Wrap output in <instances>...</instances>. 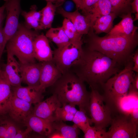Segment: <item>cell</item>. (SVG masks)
Listing matches in <instances>:
<instances>
[{"label":"cell","mask_w":138,"mask_h":138,"mask_svg":"<svg viewBox=\"0 0 138 138\" xmlns=\"http://www.w3.org/2000/svg\"><path fill=\"white\" fill-rule=\"evenodd\" d=\"M8 121L7 120L0 121V138H4L7 127Z\"/></svg>","instance_id":"74e56055"},{"label":"cell","mask_w":138,"mask_h":138,"mask_svg":"<svg viewBox=\"0 0 138 138\" xmlns=\"http://www.w3.org/2000/svg\"><path fill=\"white\" fill-rule=\"evenodd\" d=\"M112 6L111 12L121 17L131 12V4L133 0H109Z\"/></svg>","instance_id":"4316f807"},{"label":"cell","mask_w":138,"mask_h":138,"mask_svg":"<svg viewBox=\"0 0 138 138\" xmlns=\"http://www.w3.org/2000/svg\"><path fill=\"white\" fill-rule=\"evenodd\" d=\"M83 40H70L66 45L53 51L52 61L62 74L69 71L80 59Z\"/></svg>","instance_id":"8992f818"},{"label":"cell","mask_w":138,"mask_h":138,"mask_svg":"<svg viewBox=\"0 0 138 138\" xmlns=\"http://www.w3.org/2000/svg\"><path fill=\"white\" fill-rule=\"evenodd\" d=\"M138 102L137 99L134 103L132 112L130 114L131 121L134 126L135 134L136 136L138 124Z\"/></svg>","instance_id":"d6a6232c"},{"label":"cell","mask_w":138,"mask_h":138,"mask_svg":"<svg viewBox=\"0 0 138 138\" xmlns=\"http://www.w3.org/2000/svg\"><path fill=\"white\" fill-rule=\"evenodd\" d=\"M4 71L12 87L21 86L22 82L20 75V63L15 59L14 56L7 52V62Z\"/></svg>","instance_id":"ffe728a7"},{"label":"cell","mask_w":138,"mask_h":138,"mask_svg":"<svg viewBox=\"0 0 138 138\" xmlns=\"http://www.w3.org/2000/svg\"><path fill=\"white\" fill-rule=\"evenodd\" d=\"M129 94L131 96L138 97V73H134L132 80L130 85Z\"/></svg>","instance_id":"836d02e7"},{"label":"cell","mask_w":138,"mask_h":138,"mask_svg":"<svg viewBox=\"0 0 138 138\" xmlns=\"http://www.w3.org/2000/svg\"><path fill=\"white\" fill-rule=\"evenodd\" d=\"M85 42L86 48L98 51L124 66L131 59L138 44L137 33L131 36L107 35L100 37L95 34L92 27Z\"/></svg>","instance_id":"7a4b0ae2"},{"label":"cell","mask_w":138,"mask_h":138,"mask_svg":"<svg viewBox=\"0 0 138 138\" xmlns=\"http://www.w3.org/2000/svg\"><path fill=\"white\" fill-rule=\"evenodd\" d=\"M32 104L17 97L13 94L8 113L9 115L15 122L23 123L32 114L33 108Z\"/></svg>","instance_id":"8fae6325"},{"label":"cell","mask_w":138,"mask_h":138,"mask_svg":"<svg viewBox=\"0 0 138 138\" xmlns=\"http://www.w3.org/2000/svg\"><path fill=\"white\" fill-rule=\"evenodd\" d=\"M61 27L70 40H82L83 35L78 33L73 24L68 19L64 18Z\"/></svg>","instance_id":"f1b7e54d"},{"label":"cell","mask_w":138,"mask_h":138,"mask_svg":"<svg viewBox=\"0 0 138 138\" xmlns=\"http://www.w3.org/2000/svg\"><path fill=\"white\" fill-rule=\"evenodd\" d=\"M83 50L77 62L70 70L75 73L90 88L97 89L119 72L120 65L102 53L87 48Z\"/></svg>","instance_id":"6da1fadb"},{"label":"cell","mask_w":138,"mask_h":138,"mask_svg":"<svg viewBox=\"0 0 138 138\" xmlns=\"http://www.w3.org/2000/svg\"><path fill=\"white\" fill-rule=\"evenodd\" d=\"M131 6L132 13H138V0H133Z\"/></svg>","instance_id":"ab89813d"},{"label":"cell","mask_w":138,"mask_h":138,"mask_svg":"<svg viewBox=\"0 0 138 138\" xmlns=\"http://www.w3.org/2000/svg\"><path fill=\"white\" fill-rule=\"evenodd\" d=\"M62 74L52 60L41 62L39 87L45 90L55 83Z\"/></svg>","instance_id":"5bb4252c"},{"label":"cell","mask_w":138,"mask_h":138,"mask_svg":"<svg viewBox=\"0 0 138 138\" xmlns=\"http://www.w3.org/2000/svg\"><path fill=\"white\" fill-rule=\"evenodd\" d=\"M52 122L31 114L23 123L27 127L43 136H48L54 131Z\"/></svg>","instance_id":"e0dca14e"},{"label":"cell","mask_w":138,"mask_h":138,"mask_svg":"<svg viewBox=\"0 0 138 138\" xmlns=\"http://www.w3.org/2000/svg\"><path fill=\"white\" fill-rule=\"evenodd\" d=\"M90 88L89 113L91 123H94L97 128L106 130V128L110 125L112 112L108 106L104 104L103 96L98 89Z\"/></svg>","instance_id":"52a82bcc"},{"label":"cell","mask_w":138,"mask_h":138,"mask_svg":"<svg viewBox=\"0 0 138 138\" xmlns=\"http://www.w3.org/2000/svg\"><path fill=\"white\" fill-rule=\"evenodd\" d=\"M131 12L122 16V19L113 27L107 35L114 36H131L137 33L138 27L134 26Z\"/></svg>","instance_id":"d6986e66"},{"label":"cell","mask_w":138,"mask_h":138,"mask_svg":"<svg viewBox=\"0 0 138 138\" xmlns=\"http://www.w3.org/2000/svg\"><path fill=\"white\" fill-rule=\"evenodd\" d=\"M3 28L2 26L0 27V62L2 55L3 52V46L4 42V38L3 31Z\"/></svg>","instance_id":"f35d334b"},{"label":"cell","mask_w":138,"mask_h":138,"mask_svg":"<svg viewBox=\"0 0 138 138\" xmlns=\"http://www.w3.org/2000/svg\"><path fill=\"white\" fill-rule=\"evenodd\" d=\"M13 94L16 96L29 103L34 104L42 101L44 98L43 93L45 90L39 87L21 86H11Z\"/></svg>","instance_id":"9a60e30c"},{"label":"cell","mask_w":138,"mask_h":138,"mask_svg":"<svg viewBox=\"0 0 138 138\" xmlns=\"http://www.w3.org/2000/svg\"><path fill=\"white\" fill-rule=\"evenodd\" d=\"M32 131L29 128L27 127L25 131H22L19 129L18 130L14 138H24L28 137L29 133Z\"/></svg>","instance_id":"8d00e7d4"},{"label":"cell","mask_w":138,"mask_h":138,"mask_svg":"<svg viewBox=\"0 0 138 138\" xmlns=\"http://www.w3.org/2000/svg\"><path fill=\"white\" fill-rule=\"evenodd\" d=\"M99 0H81L82 5L80 10L84 15H85L88 10Z\"/></svg>","instance_id":"e575fe53"},{"label":"cell","mask_w":138,"mask_h":138,"mask_svg":"<svg viewBox=\"0 0 138 138\" xmlns=\"http://www.w3.org/2000/svg\"><path fill=\"white\" fill-rule=\"evenodd\" d=\"M75 106L72 104L65 103L58 108L55 112L56 120L72 121L77 110Z\"/></svg>","instance_id":"484cf974"},{"label":"cell","mask_w":138,"mask_h":138,"mask_svg":"<svg viewBox=\"0 0 138 138\" xmlns=\"http://www.w3.org/2000/svg\"><path fill=\"white\" fill-rule=\"evenodd\" d=\"M39 34L38 31L31 30L19 23L16 32L6 44L7 52L16 56L20 63L35 62L33 42Z\"/></svg>","instance_id":"5b68a950"},{"label":"cell","mask_w":138,"mask_h":138,"mask_svg":"<svg viewBox=\"0 0 138 138\" xmlns=\"http://www.w3.org/2000/svg\"><path fill=\"white\" fill-rule=\"evenodd\" d=\"M41 66V62L20 63V74L22 82L28 86L39 87L40 84Z\"/></svg>","instance_id":"7c38bea8"},{"label":"cell","mask_w":138,"mask_h":138,"mask_svg":"<svg viewBox=\"0 0 138 138\" xmlns=\"http://www.w3.org/2000/svg\"><path fill=\"white\" fill-rule=\"evenodd\" d=\"M6 13L5 24L3 29L4 40L3 46L4 51L7 41L17 31L19 19L21 10V0H4Z\"/></svg>","instance_id":"9c48e42d"},{"label":"cell","mask_w":138,"mask_h":138,"mask_svg":"<svg viewBox=\"0 0 138 138\" xmlns=\"http://www.w3.org/2000/svg\"><path fill=\"white\" fill-rule=\"evenodd\" d=\"M1 118H0V120H1Z\"/></svg>","instance_id":"ee69618b"},{"label":"cell","mask_w":138,"mask_h":138,"mask_svg":"<svg viewBox=\"0 0 138 138\" xmlns=\"http://www.w3.org/2000/svg\"><path fill=\"white\" fill-rule=\"evenodd\" d=\"M5 5L4 4L0 7V27L2 26V24L5 17L4 14L5 10Z\"/></svg>","instance_id":"60d3db41"},{"label":"cell","mask_w":138,"mask_h":138,"mask_svg":"<svg viewBox=\"0 0 138 138\" xmlns=\"http://www.w3.org/2000/svg\"><path fill=\"white\" fill-rule=\"evenodd\" d=\"M124 68L109 78L101 86L104 101L112 111L120 109L121 100L129 92L134 73L132 59Z\"/></svg>","instance_id":"277c9868"},{"label":"cell","mask_w":138,"mask_h":138,"mask_svg":"<svg viewBox=\"0 0 138 138\" xmlns=\"http://www.w3.org/2000/svg\"><path fill=\"white\" fill-rule=\"evenodd\" d=\"M47 2H51L60 7L65 2V0H45Z\"/></svg>","instance_id":"b9f144b4"},{"label":"cell","mask_w":138,"mask_h":138,"mask_svg":"<svg viewBox=\"0 0 138 138\" xmlns=\"http://www.w3.org/2000/svg\"><path fill=\"white\" fill-rule=\"evenodd\" d=\"M117 17L115 13L111 12L97 19L92 26L95 33L97 34L103 32L108 33L112 28L113 21Z\"/></svg>","instance_id":"7402d4cb"},{"label":"cell","mask_w":138,"mask_h":138,"mask_svg":"<svg viewBox=\"0 0 138 138\" xmlns=\"http://www.w3.org/2000/svg\"><path fill=\"white\" fill-rule=\"evenodd\" d=\"M59 6L51 2H47L46 6L40 11L41 23L43 29L52 28L55 12Z\"/></svg>","instance_id":"cb8c5ba5"},{"label":"cell","mask_w":138,"mask_h":138,"mask_svg":"<svg viewBox=\"0 0 138 138\" xmlns=\"http://www.w3.org/2000/svg\"><path fill=\"white\" fill-rule=\"evenodd\" d=\"M133 63L132 70L136 73H138V50L137 49L134 52L131 57Z\"/></svg>","instance_id":"d590c367"},{"label":"cell","mask_w":138,"mask_h":138,"mask_svg":"<svg viewBox=\"0 0 138 138\" xmlns=\"http://www.w3.org/2000/svg\"><path fill=\"white\" fill-rule=\"evenodd\" d=\"M54 130L59 133L62 138H77L79 134V130L74 125H67L63 121L57 120L52 122Z\"/></svg>","instance_id":"603a6c76"},{"label":"cell","mask_w":138,"mask_h":138,"mask_svg":"<svg viewBox=\"0 0 138 138\" xmlns=\"http://www.w3.org/2000/svg\"><path fill=\"white\" fill-rule=\"evenodd\" d=\"M84 82L74 73L69 70L62 74L51 87V92L55 95L62 105L71 103L78 106L80 110L89 113L90 93Z\"/></svg>","instance_id":"3957f363"},{"label":"cell","mask_w":138,"mask_h":138,"mask_svg":"<svg viewBox=\"0 0 138 138\" xmlns=\"http://www.w3.org/2000/svg\"><path fill=\"white\" fill-rule=\"evenodd\" d=\"M112 6L109 0H99L85 14L90 21L91 27L95 21L100 17L111 12Z\"/></svg>","instance_id":"44dd1931"},{"label":"cell","mask_w":138,"mask_h":138,"mask_svg":"<svg viewBox=\"0 0 138 138\" xmlns=\"http://www.w3.org/2000/svg\"><path fill=\"white\" fill-rule=\"evenodd\" d=\"M84 138H107V132L90 125L84 133Z\"/></svg>","instance_id":"4dcf8cb0"},{"label":"cell","mask_w":138,"mask_h":138,"mask_svg":"<svg viewBox=\"0 0 138 138\" xmlns=\"http://www.w3.org/2000/svg\"><path fill=\"white\" fill-rule=\"evenodd\" d=\"M13 95L7 76L0 67V117L8 113Z\"/></svg>","instance_id":"2e32d148"},{"label":"cell","mask_w":138,"mask_h":138,"mask_svg":"<svg viewBox=\"0 0 138 138\" xmlns=\"http://www.w3.org/2000/svg\"><path fill=\"white\" fill-rule=\"evenodd\" d=\"M62 104L54 95L44 100L34 104L32 114L41 118L53 122L56 120V109Z\"/></svg>","instance_id":"30bf717a"},{"label":"cell","mask_w":138,"mask_h":138,"mask_svg":"<svg viewBox=\"0 0 138 138\" xmlns=\"http://www.w3.org/2000/svg\"><path fill=\"white\" fill-rule=\"evenodd\" d=\"M75 4L77 9L80 10L82 5L81 0H72Z\"/></svg>","instance_id":"7bdbcfd3"},{"label":"cell","mask_w":138,"mask_h":138,"mask_svg":"<svg viewBox=\"0 0 138 138\" xmlns=\"http://www.w3.org/2000/svg\"><path fill=\"white\" fill-rule=\"evenodd\" d=\"M19 129L14 123L8 120L7 127L4 138H14Z\"/></svg>","instance_id":"1f68e13d"},{"label":"cell","mask_w":138,"mask_h":138,"mask_svg":"<svg viewBox=\"0 0 138 138\" xmlns=\"http://www.w3.org/2000/svg\"><path fill=\"white\" fill-rule=\"evenodd\" d=\"M21 15L24 17L25 22L24 25L28 29H33L35 30L43 29L40 21L37 20L31 14L29 11L27 12L22 10Z\"/></svg>","instance_id":"f546056e"},{"label":"cell","mask_w":138,"mask_h":138,"mask_svg":"<svg viewBox=\"0 0 138 138\" xmlns=\"http://www.w3.org/2000/svg\"><path fill=\"white\" fill-rule=\"evenodd\" d=\"M110 125L107 132V138H137L130 114L121 109L112 113Z\"/></svg>","instance_id":"ba28073f"},{"label":"cell","mask_w":138,"mask_h":138,"mask_svg":"<svg viewBox=\"0 0 138 138\" xmlns=\"http://www.w3.org/2000/svg\"><path fill=\"white\" fill-rule=\"evenodd\" d=\"M45 36L54 43L57 48L63 47L70 40L61 27L50 28L46 32Z\"/></svg>","instance_id":"d4e9b609"},{"label":"cell","mask_w":138,"mask_h":138,"mask_svg":"<svg viewBox=\"0 0 138 138\" xmlns=\"http://www.w3.org/2000/svg\"><path fill=\"white\" fill-rule=\"evenodd\" d=\"M77 127L81 130L84 133L88 128L92 124L91 119L89 118L86 113L81 110H77L72 121Z\"/></svg>","instance_id":"83f0119b"},{"label":"cell","mask_w":138,"mask_h":138,"mask_svg":"<svg viewBox=\"0 0 138 138\" xmlns=\"http://www.w3.org/2000/svg\"><path fill=\"white\" fill-rule=\"evenodd\" d=\"M33 48L35 58L39 62L52 60L53 51L45 35L39 34L36 37Z\"/></svg>","instance_id":"ac0fdd59"},{"label":"cell","mask_w":138,"mask_h":138,"mask_svg":"<svg viewBox=\"0 0 138 138\" xmlns=\"http://www.w3.org/2000/svg\"><path fill=\"white\" fill-rule=\"evenodd\" d=\"M59 13L69 19L80 34H87L91 27L90 21L86 15L82 14L77 9L73 12L67 11L62 8L58 7Z\"/></svg>","instance_id":"4fadbf2b"}]
</instances>
